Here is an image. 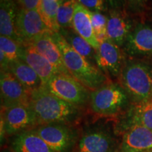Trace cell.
<instances>
[{
    "mask_svg": "<svg viewBox=\"0 0 152 152\" xmlns=\"http://www.w3.org/2000/svg\"><path fill=\"white\" fill-rule=\"evenodd\" d=\"M29 105L35 113L38 125L75 122L81 115V108L57 97L44 87L31 92Z\"/></svg>",
    "mask_w": 152,
    "mask_h": 152,
    "instance_id": "obj_1",
    "label": "cell"
},
{
    "mask_svg": "<svg viewBox=\"0 0 152 152\" xmlns=\"http://www.w3.org/2000/svg\"><path fill=\"white\" fill-rule=\"evenodd\" d=\"M60 49L63 61L70 75L90 91L111 83L98 66L87 61L68 44L59 33L52 34Z\"/></svg>",
    "mask_w": 152,
    "mask_h": 152,
    "instance_id": "obj_2",
    "label": "cell"
},
{
    "mask_svg": "<svg viewBox=\"0 0 152 152\" xmlns=\"http://www.w3.org/2000/svg\"><path fill=\"white\" fill-rule=\"evenodd\" d=\"M152 62L127 57L118 83L128 94L131 103L137 104L151 99Z\"/></svg>",
    "mask_w": 152,
    "mask_h": 152,
    "instance_id": "obj_3",
    "label": "cell"
},
{
    "mask_svg": "<svg viewBox=\"0 0 152 152\" xmlns=\"http://www.w3.org/2000/svg\"><path fill=\"white\" fill-rule=\"evenodd\" d=\"M90 106L94 113L102 116H115L129 109L131 101L118 83H110L91 91Z\"/></svg>",
    "mask_w": 152,
    "mask_h": 152,
    "instance_id": "obj_4",
    "label": "cell"
},
{
    "mask_svg": "<svg viewBox=\"0 0 152 152\" xmlns=\"http://www.w3.org/2000/svg\"><path fill=\"white\" fill-rule=\"evenodd\" d=\"M43 87L57 97L80 108L90 102L91 91L68 74H56Z\"/></svg>",
    "mask_w": 152,
    "mask_h": 152,
    "instance_id": "obj_5",
    "label": "cell"
},
{
    "mask_svg": "<svg viewBox=\"0 0 152 152\" xmlns=\"http://www.w3.org/2000/svg\"><path fill=\"white\" fill-rule=\"evenodd\" d=\"M33 130L55 152H73L78 140L77 130L66 123L39 125Z\"/></svg>",
    "mask_w": 152,
    "mask_h": 152,
    "instance_id": "obj_6",
    "label": "cell"
},
{
    "mask_svg": "<svg viewBox=\"0 0 152 152\" xmlns=\"http://www.w3.org/2000/svg\"><path fill=\"white\" fill-rule=\"evenodd\" d=\"M122 49L128 58L152 62V23L136 22Z\"/></svg>",
    "mask_w": 152,
    "mask_h": 152,
    "instance_id": "obj_7",
    "label": "cell"
},
{
    "mask_svg": "<svg viewBox=\"0 0 152 152\" xmlns=\"http://www.w3.org/2000/svg\"><path fill=\"white\" fill-rule=\"evenodd\" d=\"M1 130L9 136L16 135L38 125L30 105H16L1 109Z\"/></svg>",
    "mask_w": 152,
    "mask_h": 152,
    "instance_id": "obj_8",
    "label": "cell"
},
{
    "mask_svg": "<svg viewBox=\"0 0 152 152\" xmlns=\"http://www.w3.org/2000/svg\"><path fill=\"white\" fill-rule=\"evenodd\" d=\"M120 146L111 128L94 126L83 132L78 141V152H118Z\"/></svg>",
    "mask_w": 152,
    "mask_h": 152,
    "instance_id": "obj_9",
    "label": "cell"
},
{
    "mask_svg": "<svg viewBox=\"0 0 152 152\" xmlns=\"http://www.w3.org/2000/svg\"><path fill=\"white\" fill-rule=\"evenodd\" d=\"M126 59L127 56L122 48L109 39L101 42L96 50V66L109 78L118 77Z\"/></svg>",
    "mask_w": 152,
    "mask_h": 152,
    "instance_id": "obj_10",
    "label": "cell"
},
{
    "mask_svg": "<svg viewBox=\"0 0 152 152\" xmlns=\"http://www.w3.org/2000/svg\"><path fill=\"white\" fill-rule=\"evenodd\" d=\"M16 28L23 45L44 34L54 33L44 22L38 9H19Z\"/></svg>",
    "mask_w": 152,
    "mask_h": 152,
    "instance_id": "obj_11",
    "label": "cell"
},
{
    "mask_svg": "<svg viewBox=\"0 0 152 152\" xmlns=\"http://www.w3.org/2000/svg\"><path fill=\"white\" fill-rule=\"evenodd\" d=\"M0 90L1 109L16 105H29L32 92L23 86L10 72H1Z\"/></svg>",
    "mask_w": 152,
    "mask_h": 152,
    "instance_id": "obj_12",
    "label": "cell"
},
{
    "mask_svg": "<svg viewBox=\"0 0 152 152\" xmlns=\"http://www.w3.org/2000/svg\"><path fill=\"white\" fill-rule=\"evenodd\" d=\"M127 9H111L108 16L109 39L122 48L136 22Z\"/></svg>",
    "mask_w": 152,
    "mask_h": 152,
    "instance_id": "obj_13",
    "label": "cell"
},
{
    "mask_svg": "<svg viewBox=\"0 0 152 152\" xmlns=\"http://www.w3.org/2000/svg\"><path fill=\"white\" fill-rule=\"evenodd\" d=\"M152 150V130L132 125L123 131L118 152H144Z\"/></svg>",
    "mask_w": 152,
    "mask_h": 152,
    "instance_id": "obj_14",
    "label": "cell"
},
{
    "mask_svg": "<svg viewBox=\"0 0 152 152\" xmlns=\"http://www.w3.org/2000/svg\"><path fill=\"white\" fill-rule=\"evenodd\" d=\"M20 59L24 61L40 77L43 86L46 85L53 76L61 73L53 64L39 54L30 45H23Z\"/></svg>",
    "mask_w": 152,
    "mask_h": 152,
    "instance_id": "obj_15",
    "label": "cell"
},
{
    "mask_svg": "<svg viewBox=\"0 0 152 152\" xmlns=\"http://www.w3.org/2000/svg\"><path fill=\"white\" fill-rule=\"evenodd\" d=\"M52 34H44L36 37L28 45H32L39 54L48 60L61 73L70 75L64 65L61 53L55 42Z\"/></svg>",
    "mask_w": 152,
    "mask_h": 152,
    "instance_id": "obj_16",
    "label": "cell"
},
{
    "mask_svg": "<svg viewBox=\"0 0 152 152\" xmlns=\"http://www.w3.org/2000/svg\"><path fill=\"white\" fill-rule=\"evenodd\" d=\"M19 9L16 0H1L0 33L1 35L12 38L23 45L16 28V17Z\"/></svg>",
    "mask_w": 152,
    "mask_h": 152,
    "instance_id": "obj_17",
    "label": "cell"
},
{
    "mask_svg": "<svg viewBox=\"0 0 152 152\" xmlns=\"http://www.w3.org/2000/svg\"><path fill=\"white\" fill-rule=\"evenodd\" d=\"M11 148L13 152H55L33 129L15 135Z\"/></svg>",
    "mask_w": 152,
    "mask_h": 152,
    "instance_id": "obj_18",
    "label": "cell"
},
{
    "mask_svg": "<svg viewBox=\"0 0 152 152\" xmlns=\"http://www.w3.org/2000/svg\"><path fill=\"white\" fill-rule=\"evenodd\" d=\"M72 28L92 45L95 51L97 50L100 44L93 30L90 18V11L78 3L74 13Z\"/></svg>",
    "mask_w": 152,
    "mask_h": 152,
    "instance_id": "obj_19",
    "label": "cell"
},
{
    "mask_svg": "<svg viewBox=\"0 0 152 152\" xmlns=\"http://www.w3.org/2000/svg\"><path fill=\"white\" fill-rule=\"evenodd\" d=\"M123 118L124 130L132 125H140L152 130V99L141 104H132Z\"/></svg>",
    "mask_w": 152,
    "mask_h": 152,
    "instance_id": "obj_20",
    "label": "cell"
},
{
    "mask_svg": "<svg viewBox=\"0 0 152 152\" xmlns=\"http://www.w3.org/2000/svg\"><path fill=\"white\" fill-rule=\"evenodd\" d=\"M9 72L31 92L43 87L40 77L33 68L20 58L10 62Z\"/></svg>",
    "mask_w": 152,
    "mask_h": 152,
    "instance_id": "obj_21",
    "label": "cell"
},
{
    "mask_svg": "<svg viewBox=\"0 0 152 152\" xmlns=\"http://www.w3.org/2000/svg\"><path fill=\"white\" fill-rule=\"evenodd\" d=\"M59 33L78 54L85 57L93 64H96L95 55L96 51L88 42L79 35L73 28L64 29L61 28Z\"/></svg>",
    "mask_w": 152,
    "mask_h": 152,
    "instance_id": "obj_22",
    "label": "cell"
},
{
    "mask_svg": "<svg viewBox=\"0 0 152 152\" xmlns=\"http://www.w3.org/2000/svg\"><path fill=\"white\" fill-rule=\"evenodd\" d=\"M59 3L54 0H40L38 11L44 22L54 33H59L61 28L57 21Z\"/></svg>",
    "mask_w": 152,
    "mask_h": 152,
    "instance_id": "obj_23",
    "label": "cell"
},
{
    "mask_svg": "<svg viewBox=\"0 0 152 152\" xmlns=\"http://www.w3.org/2000/svg\"><path fill=\"white\" fill-rule=\"evenodd\" d=\"M77 4L76 0H64L60 4L57 14V21L61 28H72L74 13Z\"/></svg>",
    "mask_w": 152,
    "mask_h": 152,
    "instance_id": "obj_24",
    "label": "cell"
},
{
    "mask_svg": "<svg viewBox=\"0 0 152 152\" xmlns=\"http://www.w3.org/2000/svg\"><path fill=\"white\" fill-rule=\"evenodd\" d=\"M23 45L12 38L0 36V51H1L9 61L19 59L21 56Z\"/></svg>",
    "mask_w": 152,
    "mask_h": 152,
    "instance_id": "obj_25",
    "label": "cell"
},
{
    "mask_svg": "<svg viewBox=\"0 0 152 152\" xmlns=\"http://www.w3.org/2000/svg\"><path fill=\"white\" fill-rule=\"evenodd\" d=\"M91 22L94 33L99 44L109 39L107 34L108 17L102 12H91Z\"/></svg>",
    "mask_w": 152,
    "mask_h": 152,
    "instance_id": "obj_26",
    "label": "cell"
},
{
    "mask_svg": "<svg viewBox=\"0 0 152 152\" xmlns=\"http://www.w3.org/2000/svg\"><path fill=\"white\" fill-rule=\"evenodd\" d=\"M149 0H126V9L132 15L143 14L148 8Z\"/></svg>",
    "mask_w": 152,
    "mask_h": 152,
    "instance_id": "obj_27",
    "label": "cell"
},
{
    "mask_svg": "<svg viewBox=\"0 0 152 152\" xmlns=\"http://www.w3.org/2000/svg\"><path fill=\"white\" fill-rule=\"evenodd\" d=\"M76 1L91 12H102L106 9L104 0H76Z\"/></svg>",
    "mask_w": 152,
    "mask_h": 152,
    "instance_id": "obj_28",
    "label": "cell"
},
{
    "mask_svg": "<svg viewBox=\"0 0 152 152\" xmlns=\"http://www.w3.org/2000/svg\"><path fill=\"white\" fill-rule=\"evenodd\" d=\"M19 8L23 9H37L40 0H16Z\"/></svg>",
    "mask_w": 152,
    "mask_h": 152,
    "instance_id": "obj_29",
    "label": "cell"
},
{
    "mask_svg": "<svg viewBox=\"0 0 152 152\" xmlns=\"http://www.w3.org/2000/svg\"><path fill=\"white\" fill-rule=\"evenodd\" d=\"M106 8L111 9H126V0H104Z\"/></svg>",
    "mask_w": 152,
    "mask_h": 152,
    "instance_id": "obj_30",
    "label": "cell"
},
{
    "mask_svg": "<svg viewBox=\"0 0 152 152\" xmlns=\"http://www.w3.org/2000/svg\"><path fill=\"white\" fill-rule=\"evenodd\" d=\"M54 1H57V2H58V3L61 4V2H63V1H64V0H54Z\"/></svg>",
    "mask_w": 152,
    "mask_h": 152,
    "instance_id": "obj_31",
    "label": "cell"
},
{
    "mask_svg": "<svg viewBox=\"0 0 152 152\" xmlns=\"http://www.w3.org/2000/svg\"><path fill=\"white\" fill-rule=\"evenodd\" d=\"M151 99H152V75H151Z\"/></svg>",
    "mask_w": 152,
    "mask_h": 152,
    "instance_id": "obj_32",
    "label": "cell"
},
{
    "mask_svg": "<svg viewBox=\"0 0 152 152\" xmlns=\"http://www.w3.org/2000/svg\"><path fill=\"white\" fill-rule=\"evenodd\" d=\"M144 152H152V150H151V151H144Z\"/></svg>",
    "mask_w": 152,
    "mask_h": 152,
    "instance_id": "obj_33",
    "label": "cell"
},
{
    "mask_svg": "<svg viewBox=\"0 0 152 152\" xmlns=\"http://www.w3.org/2000/svg\"><path fill=\"white\" fill-rule=\"evenodd\" d=\"M1 152H9V151H2Z\"/></svg>",
    "mask_w": 152,
    "mask_h": 152,
    "instance_id": "obj_34",
    "label": "cell"
}]
</instances>
